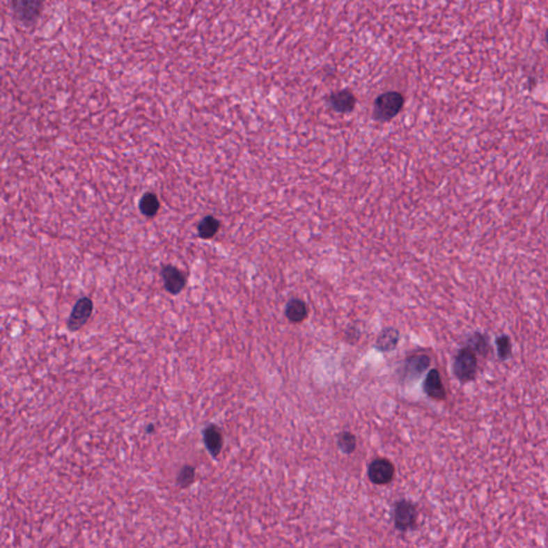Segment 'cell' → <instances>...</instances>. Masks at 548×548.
I'll return each mask as SVG.
<instances>
[{
  "label": "cell",
  "mask_w": 548,
  "mask_h": 548,
  "mask_svg": "<svg viewBox=\"0 0 548 548\" xmlns=\"http://www.w3.org/2000/svg\"><path fill=\"white\" fill-rule=\"evenodd\" d=\"M405 104V97L398 91H386L378 95L373 107L375 120L388 123L398 116Z\"/></svg>",
  "instance_id": "obj_1"
},
{
  "label": "cell",
  "mask_w": 548,
  "mask_h": 548,
  "mask_svg": "<svg viewBox=\"0 0 548 548\" xmlns=\"http://www.w3.org/2000/svg\"><path fill=\"white\" fill-rule=\"evenodd\" d=\"M478 370H479V362L476 352L468 346L460 348L454 357L453 366H452V370L456 379L460 384H469L477 378Z\"/></svg>",
  "instance_id": "obj_2"
},
{
  "label": "cell",
  "mask_w": 548,
  "mask_h": 548,
  "mask_svg": "<svg viewBox=\"0 0 548 548\" xmlns=\"http://www.w3.org/2000/svg\"><path fill=\"white\" fill-rule=\"evenodd\" d=\"M393 522L396 529L402 533L414 530L418 524V509L416 504L407 499L396 501L393 508Z\"/></svg>",
  "instance_id": "obj_3"
},
{
  "label": "cell",
  "mask_w": 548,
  "mask_h": 548,
  "mask_svg": "<svg viewBox=\"0 0 548 548\" xmlns=\"http://www.w3.org/2000/svg\"><path fill=\"white\" fill-rule=\"evenodd\" d=\"M394 474H396V467L391 460L386 458H375L368 466V479L375 485H386L391 483Z\"/></svg>",
  "instance_id": "obj_4"
},
{
  "label": "cell",
  "mask_w": 548,
  "mask_h": 548,
  "mask_svg": "<svg viewBox=\"0 0 548 548\" xmlns=\"http://www.w3.org/2000/svg\"><path fill=\"white\" fill-rule=\"evenodd\" d=\"M93 312V302L88 297H83L77 301L71 314L68 318L67 327L71 332L79 331L85 326Z\"/></svg>",
  "instance_id": "obj_5"
},
{
  "label": "cell",
  "mask_w": 548,
  "mask_h": 548,
  "mask_svg": "<svg viewBox=\"0 0 548 548\" xmlns=\"http://www.w3.org/2000/svg\"><path fill=\"white\" fill-rule=\"evenodd\" d=\"M161 276H162L165 290L174 296L180 294L187 284V279L182 271L171 265H165L162 267Z\"/></svg>",
  "instance_id": "obj_6"
},
{
  "label": "cell",
  "mask_w": 548,
  "mask_h": 548,
  "mask_svg": "<svg viewBox=\"0 0 548 548\" xmlns=\"http://www.w3.org/2000/svg\"><path fill=\"white\" fill-rule=\"evenodd\" d=\"M331 109L338 113H352L356 107V95L350 89L334 91L328 100Z\"/></svg>",
  "instance_id": "obj_7"
},
{
  "label": "cell",
  "mask_w": 548,
  "mask_h": 548,
  "mask_svg": "<svg viewBox=\"0 0 548 548\" xmlns=\"http://www.w3.org/2000/svg\"><path fill=\"white\" fill-rule=\"evenodd\" d=\"M203 439L209 454L213 458L219 457L224 444L222 430L217 424H208L203 430Z\"/></svg>",
  "instance_id": "obj_8"
},
{
  "label": "cell",
  "mask_w": 548,
  "mask_h": 548,
  "mask_svg": "<svg viewBox=\"0 0 548 548\" xmlns=\"http://www.w3.org/2000/svg\"><path fill=\"white\" fill-rule=\"evenodd\" d=\"M430 366L428 354H414L406 360L404 366V377L408 382L419 379Z\"/></svg>",
  "instance_id": "obj_9"
},
{
  "label": "cell",
  "mask_w": 548,
  "mask_h": 548,
  "mask_svg": "<svg viewBox=\"0 0 548 548\" xmlns=\"http://www.w3.org/2000/svg\"><path fill=\"white\" fill-rule=\"evenodd\" d=\"M423 391L432 400H438V402L446 400V389L442 384L441 376H440L439 370L437 368H432L426 375L425 379H424Z\"/></svg>",
  "instance_id": "obj_10"
},
{
  "label": "cell",
  "mask_w": 548,
  "mask_h": 548,
  "mask_svg": "<svg viewBox=\"0 0 548 548\" xmlns=\"http://www.w3.org/2000/svg\"><path fill=\"white\" fill-rule=\"evenodd\" d=\"M13 12L17 19L24 24L35 23L36 19L39 17L41 12V1H13L12 3Z\"/></svg>",
  "instance_id": "obj_11"
},
{
  "label": "cell",
  "mask_w": 548,
  "mask_h": 548,
  "mask_svg": "<svg viewBox=\"0 0 548 548\" xmlns=\"http://www.w3.org/2000/svg\"><path fill=\"white\" fill-rule=\"evenodd\" d=\"M308 306L306 302L301 300V299H292L288 301L285 308V315H286L287 320H290L292 324H301L308 318Z\"/></svg>",
  "instance_id": "obj_12"
},
{
  "label": "cell",
  "mask_w": 548,
  "mask_h": 548,
  "mask_svg": "<svg viewBox=\"0 0 548 548\" xmlns=\"http://www.w3.org/2000/svg\"><path fill=\"white\" fill-rule=\"evenodd\" d=\"M398 342H400V331L396 328H386L378 336L376 348L382 352H390L396 350Z\"/></svg>",
  "instance_id": "obj_13"
},
{
  "label": "cell",
  "mask_w": 548,
  "mask_h": 548,
  "mask_svg": "<svg viewBox=\"0 0 548 548\" xmlns=\"http://www.w3.org/2000/svg\"><path fill=\"white\" fill-rule=\"evenodd\" d=\"M468 347L471 348L476 354H480V356L483 357V358H486V357L490 356V352H492V347H490V336L485 334H481L479 331H476L471 336L468 338L467 340V345Z\"/></svg>",
  "instance_id": "obj_14"
},
{
  "label": "cell",
  "mask_w": 548,
  "mask_h": 548,
  "mask_svg": "<svg viewBox=\"0 0 548 548\" xmlns=\"http://www.w3.org/2000/svg\"><path fill=\"white\" fill-rule=\"evenodd\" d=\"M221 223L213 215H207L197 225V233L201 239L209 240L212 239L220 230Z\"/></svg>",
  "instance_id": "obj_15"
},
{
  "label": "cell",
  "mask_w": 548,
  "mask_h": 548,
  "mask_svg": "<svg viewBox=\"0 0 548 548\" xmlns=\"http://www.w3.org/2000/svg\"><path fill=\"white\" fill-rule=\"evenodd\" d=\"M139 210L147 218H153L160 209V201L153 193H146L139 201Z\"/></svg>",
  "instance_id": "obj_16"
},
{
  "label": "cell",
  "mask_w": 548,
  "mask_h": 548,
  "mask_svg": "<svg viewBox=\"0 0 548 548\" xmlns=\"http://www.w3.org/2000/svg\"><path fill=\"white\" fill-rule=\"evenodd\" d=\"M496 347H497V357L500 361H508L513 354V345H512L511 338L507 334H501V336L496 338Z\"/></svg>",
  "instance_id": "obj_17"
},
{
  "label": "cell",
  "mask_w": 548,
  "mask_h": 548,
  "mask_svg": "<svg viewBox=\"0 0 548 548\" xmlns=\"http://www.w3.org/2000/svg\"><path fill=\"white\" fill-rule=\"evenodd\" d=\"M338 449L344 454H352L357 449L356 436L350 432H340L338 437Z\"/></svg>",
  "instance_id": "obj_18"
},
{
  "label": "cell",
  "mask_w": 548,
  "mask_h": 548,
  "mask_svg": "<svg viewBox=\"0 0 548 548\" xmlns=\"http://www.w3.org/2000/svg\"><path fill=\"white\" fill-rule=\"evenodd\" d=\"M195 476H196V471L193 466H183L177 474V485L181 488L189 487L195 481Z\"/></svg>",
  "instance_id": "obj_19"
},
{
  "label": "cell",
  "mask_w": 548,
  "mask_h": 548,
  "mask_svg": "<svg viewBox=\"0 0 548 548\" xmlns=\"http://www.w3.org/2000/svg\"><path fill=\"white\" fill-rule=\"evenodd\" d=\"M146 430L148 434H152V432H155V425H153V424H150V425H148V428H147Z\"/></svg>",
  "instance_id": "obj_20"
},
{
  "label": "cell",
  "mask_w": 548,
  "mask_h": 548,
  "mask_svg": "<svg viewBox=\"0 0 548 548\" xmlns=\"http://www.w3.org/2000/svg\"><path fill=\"white\" fill-rule=\"evenodd\" d=\"M544 40H545L546 45L548 47V28L546 29L545 36H544Z\"/></svg>",
  "instance_id": "obj_21"
}]
</instances>
